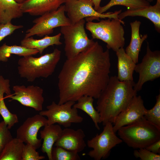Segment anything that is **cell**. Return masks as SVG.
Instances as JSON below:
<instances>
[{
  "label": "cell",
  "instance_id": "obj_1",
  "mask_svg": "<svg viewBox=\"0 0 160 160\" xmlns=\"http://www.w3.org/2000/svg\"><path fill=\"white\" fill-rule=\"evenodd\" d=\"M109 51L95 41L89 48L67 59L58 76L59 104L76 101L83 96L96 99L109 80Z\"/></svg>",
  "mask_w": 160,
  "mask_h": 160
},
{
  "label": "cell",
  "instance_id": "obj_2",
  "mask_svg": "<svg viewBox=\"0 0 160 160\" xmlns=\"http://www.w3.org/2000/svg\"><path fill=\"white\" fill-rule=\"evenodd\" d=\"M134 81H121L117 76L110 77L97 99L96 109L99 113L100 123L113 124L117 115L123 111L133 97L137 95Z\"/></svg>",
  "mask_w": 160,
  "mask_h": 160
},
{
  "label": "cell",
  "instance_id": "obj_3",
  "mask_svg": "<svg viewBox=\"0 0 160 160\" xmlns=\"http://www.w3.org/2000/svg\"><path fill=\"white\" fill-rule=\"evenodd\" d=\"M61 55V51L55 48L52 52L39 57H23L18 61V74L31 82L38 78H47L54 72Z\"/></svg>",
  "mask_w": 160,
  "mask_h": 160
},
{
  "label": "cell",
  "instance_id": "obj_4",
  "mask_svg": "<svg viewBox=\"0 0 160 160\" xmlns=\"http://www.w3.org/2000/svg\"><path fill=\"white\" fill-rule=\"evenodd\" d=\"M117 132L123 142L135 149L146 148L160 140V128L148 121L144 116L121 127Z\"/></svg>",
  "mask_w": 160,
  "mask_h": 160
},
{
  "label": "cell",
  "instance_id": "obj_5",
  "mask_svg": "<svg viewBox=\"0 0 160 160\" xmlns=\"http://www.w3.org/2000/svg\"><path fill=\"white\" fill-rule=\"evenodd\" d=\"M124 24L119 19L108 18L98 22L88 21L85 27L91 33L92 39L102 41L106 44L107 49L116 52L125 44L124 31L122 25Z\"/></svg>",
  "mask_w": 160,
  "mask_h": 160
},
{
  "label": "cell",
  "instance_id": "obj_6",
  "mask_svg": "<svg viewBox=\"0 0 160 160\" xmlns=\"http://www.w3.org/2000/svg\"><path fill=\"white\" fill-rule=\"evenodd\" d=\"M85 20L60 27L64 40V51L67 59L72 58L90 47L95 41L88 37L85 29Z\"/></svg>",
  "mask_w": 160,
  "mask_h": 160
},
{
  "label": "cell",
  "instance_id": "obj_7",
  "mask_svg": "<svg viewBox=\"0 0 160 160\" xmlns=\"http://www.w3.org/2000/svg\"><path fill=\"white\" fill-rule=\"evenodd\" d=\"M65 12L71 24L86 18L87 21L99 18L119 19L118 15L121 10L114 12L100 13L95 10L92 0H66L65 3Z\"/></svg>",
  "mask_w": 160,
  "mask_h": 160
},
{
  "label": "cell",
  "instance_id": "obj_8",
  "mask_svg": "<svg viewBox=\"0 0 160 160\" xmlns=\"http://www.w3.org/2000/svg\"><path fill=\"white\" fill-rule=\"evenodd\" d=\"M64 5L57 10L45 13L34 20L33 25L26 32L25 38L36 35L40 37L52 33L55 28L70 25L71 22L65 14Z\"/></svg>",
  "mask_w": 160,
  "mask_h": 160
},
{
  "label": "cell",
  "instance_id": "obj_9",
  "mask_svg": "<svg viewBox=\"0 0 160 160\" xmlns=\"http://www.w3.org/2000/svg\"><path fill=\"white\" fill-rule=\"evenodd\" d=\"M113 124L107 123L100 134H97L87 141V145L92 150L87 155L95 160H100L108 157L112 148L123 142L113 130Z\"/></svg>",
  "mask_w": 160,
  "mask_h": 160
},
{
  "label": "cell",
  "instance_id": "obj_10",
  "mask_svg": "<svg viewBox=\"0 0 160 160\" xmlns=\"http://www.w3.org/2000/svg\"><path fill=\"white\" fill-rule=\"evenodd\" d=\"M75 102L69 101L59 104L54 101L47 106V110L39 112V114L47 118V124L57 123L68 128L73 123H81L83 118L78 113L77 109L73 107Z\"/></svg>",
  "mask_w": 160,
  "mask_h": 160
},
{
  "label": "cell",
  "instance_id": "obj_11",
  "mask_svg": "<svg viewBox=\"0 0 160 160\" xmlns=\"http://www.w3.org/2000/svg\"><path fill=\"white\" fill-rule=\"evenodd\" d=\"M134 71L139 75L138 80L134 86V90L137 93L141 90L145 83L160 77V51H152L147 42L146 54L142 62L136 64Z\"/></svg>",
  "mask_w": 160,
  "mask_h": 160
},
{
  "label": "cell",
  "instance_id": "obj_12",
  "mask_svg": "<svg viewBox=\"0 0 160 160\" xmlns=\"http://www.w3.org/2000/svg\"><path fill=\"white\" fill-rule=\"evenodd\" d=\"M12 89L14 93L7 97L36 111L40 112L42 110L44 99L43 90L41 88L33 85H16L13 87Z\"/></svg>",
  "mask_w": 160,
  "mask_h": 160
},
{
  "label": "cell",
  "instance_id": "obj_13",
  "mask_svg": "<svg viewBox=\"0 0 160 160\" xmlns=\"http://www.w3.org/2000/svg\"><path fill=\"white\" fill-rule=\"evenodd\" d=\"M47 124V119L39 114L28 118L17 129L16 137L38 149L41 146V139L37 137L38 132Z\"/></svg>",
  "mask_w": 160,
  "mask_h": 160
},
{
  "label": "cell",
  "instance_id": "obj_14",
  "mask_svg": "<svg viewBox=\"0 0 160 160\" xmlns=\"http://www.w3.org/2000/svg\"><path fill=\"white\" fill-rule=\"evenodd\" d=\"M146 109L141 96L135 95L126 108L116 118L113 124L114 131L116 133L121 127L131 124L144 117Z\"/></svg>",
  "mask_w": 160,
  "mask_h": 160
},
{
  "label": "cell",
  "instance_id": "obj_15",
  "mask_svg": "<svg viewBox=\"0 0 160 160\" xmlns=\"http://www.w3.org/2000/svg\"><path fill=\"white\" fill-rule=\"evenodd\" d=\"M85 137L84 132L81 129L74 130L65 128L63 129L61 136L55 145L78 153L83 151L87 146L84 140Z\"/></svg>",
  "mask_w": 160,
  "mask_h": 160
},
{
  "label": "cell",
  "instance_id": "obj_16",
  "mask_svg": "<svg viewBox=\"0 0 160 160\" xmlns=\"http://www.w3.org/2000/svg\"><path fill=\"white\" fill-rule=\"evenodd\" d=\"M66 0H25L20 4L23 13L32 16H41L57 10Z\"/></svg>",
  "mask_w": 160,
  "mask_h": 160
},
{
  "label": "cell",
  "instance_id": "obj_17",
  "mask_svg": "<svg viewBox=\"0 0 160 160\" xmlns=\"http://www.w3.org/2000/svg\"><path fill=\"white\" fill-rule=\"evenodd\" d=\"M127 16H141L145 17L151 20L156 30L160 32V3L156 2L153 6L150 5L141 9H128L119 13L118 18L122 20Z\"/></svg>",
  "mask_w": 160,
  "mask_h": 160
},
{
  "label": "cell",
  "instance_id": "obj_18",
  "mask_svg": "<svg viewBox=\"0 0 160 160\" xmlns=\"http://www.w3.org/2000/svg\"><path fill=\"white\" fill-rule=\"evenodd\" d=\"M44 127L40 132L41 139H43L41 151L46 153L49 160H52L53 145L61 136L63 129L59 125L47 124Z\"/></svg>",
  "mask_w": 160,
  "mask_h": 160
},
{
  "label": "cell",
  "instance_id": "obj_19",
  "mask_svg": "<svg viewBox=\"0 0 160 160\" xmlns=\"http://www.w3.org/2000/svg\"><path fill=\"white\" fill-rule=\"evenodd\" d=\"M141 22L137 20L131 22V37L130 43L125 49L126 53L133 61L137 64L138 61L139 52L143 42L148 37L147 34H140L139 29Z\"/></svg>",
  "mask_w": 160,
  "mask_h": 160
},
{
  "label": "cell",
  "instance_id": "obj_20",
  "mask_svg": "<svg viewBox=\"0 0 160 160\" xmlns=\"http://www.w3.org/2000/svg\"><path fill=\"white\" fill-rule=\"evenodd\" d=\"M116 52L118 58V79L122 81H133V73L136 64L126 53L123 47Z\"/></svg>",
  "mask_w": 160,
  "mask_h": 160
},
{
  "label": "cell",
  "instance_id": "obj_21",
  "mask_svg": "<svg viewBox=\"0 0 160 160\" xmlns=\"http://www.w3.org/2000/svg\"><path fill=\"white\" fill-rule=\"evenodd\" d=\"M62 34L60 33L52 36L46 35L43 38L36 39L32 36L25 38L20 42L21 45L25 47L37 49L41 54L48 47L54 45L62 44L60 41Z\"/></svg>",
  "mask_w": 160,
  "mask_h": 160
},
{
  "label": "cell",
  "instance_id": "obj_22",
  "mask_svg": "<svg viewBox=\"0 0 160 160\" xmlns=\"http://www.w3.org/2000/svg\"><path fill=\"white\" fill-rule=\"evenodd\" d=\"M20 4L15 0H0V23L11 22L13 19L19 18L23 14Z\"/></svg>",
  "mask_w": 160,
  "mask_h": 160
},
{
  "label": "cell",
  "instance_id": "obj_23",
  "mask_svg": "<svg viewBox=\"0 0 160 160\" xmlns=\"http://www.w3.org/2000/svg\"><path fill=\"white\" fill-rule=\"evenodd\" d=\"M77 103L73 107L77 109L83 111L91 118L96 128L100 129L98 124L100 123V116L99 113L94 107V98L90 96H83L76 101Z\"/></svg>",
  "mask_w": 160,
  "mask_h": 160
},
{
  "label": "cell",
  "instance_id": "obj_24",
  "mask_svg": "<svg viewBox=\"0 0 160 160\" xmlns=\"http://www.w3.org/2000/svg\"><path fill=\"white\" fill-rule=\"evenodd\" d=\"M24 143L17 138L13 139L5 146L0 154V160H22Z\"/></svg>",
  "mask_w": 160,
  "mask_h": 160
},
{
  "label": "cell",
  "instance_id": "obj_25",
  "mask_svg": "<svg viewBox=\"0 0 160 160\" xmlns=\"http://www.w3.org/2000/svg\"><path fill=\"white\" fill-rule=\"evenodd\" d=\"M38 51L20 46H9L6 43L0 47V61L7 62L12 54L24 57L37 54Z\"/></svg>",
  "mask_w": 160,
  "mask_h": 160
},
{
  "label": "cell",
  "instance_id": "obj_26",
  "mask_svg": "<svg viewBox=\"0 0 160 160\" xmlns=\"http://www.w3.org/2000/svg\"><path fill=\"white\" fill-rule=\"evenodd\" d=\"M117 5L125 6L131 10L141 9L150 5L149 2L146 0H111L105 6L100 7L97 12L103 13L113 6Z\"/></svg>",
  "mask_w": 160,
  "mask_h": 160
},
{
  "label": "cell",
  "instance_id": "obj_27",
  "mask_svg": "<svg viewBox=\"0 0 160 160\" xmlns=\"http://www.w3.org/2000/svg\"><path fill=\"white\" fill-rule=\"evenodd\" d=\"M156 103L149 110L146 109L144 117L151 123L160 128V94L156 97Z\"/></svg>",
  "mask_w": 160,
  "mask_h": 160
},
{
  "label": "cell",
  "instance_id": "obj_28",
  "mask_svg": "<svg viewBox=\"0 0 160 160\" xmlns=\"http://www.w3.org/2000/svg\"><path fill=\"white\" fill-rule=\"evenodd\" d=\"M52 151V160H79L78 153L69 151L62 147L55 146Z\"/></svg>",
  "mask_w": 160,
  "mask_h": 160
},
{
  "label": "cell",
  "instance_id": "obj_29",
  "mask_svg": "<svg viewBox=\"0 0 160 160\" xmlns=\"http://www.w3.org/2000/svg\"><path fill=\"white\" fill-rule=\"evenodd\" d=\"M0 114L3 118V121L9 129L15 124L18 122V119L17 115L10 112L7 108L4 97L1 98L0 101Z\"/></svg>",
  "mask_w": 160,
  "mask_h": 160
},
{
  "label": "cell",
  "instance_id": "obj_30",
  "mask_svg": "<svg viewBox=\"0 0 160 160\" xmlns=\"http://www.w3.org/2000/svg\"><path fill=\"white\" fill-rule=\"evenodd\" d=\"M37 149L29 144H25L22 155V160H41L44 159L45 157L40 155Z\"/></svg>",
  "mask_w": 160,
  "mask_h": 160
},
{
  "label": "cell",
  "instance_id": "obj_31",
  "mask_svg": "<svg viewBox=\"0 0 160 160\" xmlns=\"http://www.w3.org/2000/svg\"><path fill=\"white\" fill-rule=\"evenodd\" d=\"M13 138L9 129L3 121L0 122V154L6 145Z\"/></svg>",
  "mask_w": 160,
  "mask_h": 160
},
{
  "label": "cell",
  "instance_id": "obj_32",
  "mask_svg": "<svg viewBox=\"0 0 160 160\" xmlns=\"http://www.w3.org/2000/svg\"><path fill=\"white\" fill-rule=\"evenodd\" d=\"M133 154L135 157L141 160H160V154L153 153L145 148L135 149Z\"/></svg>",
  "mask_w": 160,
  "mask_h": 160
},
{
  "label": "cell",
  "instance_id": "obj_33",
  "mask_svg": "<svg viewBox=\"0 0 160 160\" xmlns=\"http://www.w3.org/2000/svg\"><path fill=\"white\" fill-rule=\"evenodd\" d=\"M23 27L22 25H13L11 22L5 24L0 23V42L5 38L12 34L16 30Z\"/></svg>",
  "mask_w": 160,
  "mask_h": 160
},
{
  "label": "cell",
  "instance_id": "obj_34",
  "mask_svg": "<svg viewBox=\"0 0 160 160\" xmlns=\"http://www.w3.org/2000/svg\"><path fill=\"white\" fill-rule=\"evenodd\" d=\"M9 81L8 79H5L1 75L0 76V102L4 95L6 93L7 95L11 94L10 88Z\"/></svg>",
  "mask_w": 160,
  "mask_h": 160
},
{
  "label": "cell",
  "instance_id": "obj_35",
  "mask_svg": "<svg viewBox=\"0 0 160 160\" xmlns=\"http://www.w3.org/2000/svg\"><path fill=\"white\" fill-rule=\"evenodd\" d=\"M145 148L153 153L160 154V140L152 143Z\"/></svg>",
  "mask_w": 160,
  "mask_h": 160
},
{
  "label": "cell",
  "instance_id": "obj_36",
  "mask_svg": "<svg viewBox=\"0 0 160 160\" xmlns=\"http://www.w3.org/2000/svg\"><path fill=\"white\" fill-rule=\"evenodd\" d=\"M94 4V9L97 11L100 7V3L101 0H92Z\"/></svg>",
  "mask_w": 160,
  "mask_h": 160
},
{
  "label": "cell",
  "instance_id": "obj_37",
  "mask_svg": "<svg viewBox=\"0 0 160 160\" xmlns=\"http://www.w3.org/2000/svg\"><path fill=\"white\" fill-rule=\"evenodd\" d=\"M16 2L19 4H21L25 0H15Z\"/></svg>",
  "mask_w": 160,
  "mask_h": 160
},
{
  "label": "cell",
  "instance_id": "obj_38",
  "mask_svg": "<svg viewBox=\"0 0 160 160\" xmlns=\"http://www.w3.org/2000/svg\"><path fill=\"white\" fill-rule=\"evenodd\" d=\"M146 0L149 2H151V1H152L153 0ZM156 2H158L160 3V0H157Z\"/></svg>",
  "mask_w": 160,
  "mask_h": 160
}]
</instances>
